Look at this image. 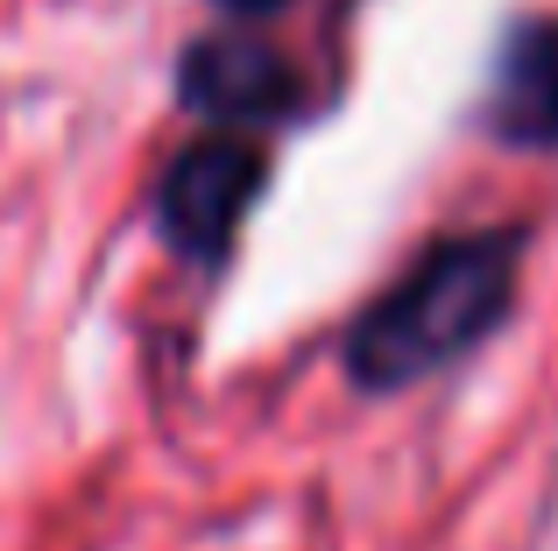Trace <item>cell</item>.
Instances as JSON below:
<instances>
[{
	"label": "cell",
	"instance_id": "1",
	"mask_svg": "<svg viewBox=\"0 0 558 551\" xmlns=\"http://www.w3.org/2000/svg\"><path fill=\"white\" fill-rule=\"evenodd\" d=\"M523 226H474V234H438L368 311L347 326L340 360L347 382L361 396H396L417 389L432 375H446L452 360H466L481 340L502 332V318L517 311L523 283Z\"/></svg>",
	"mask_w": 558,
	"mask_h": 551
},
{
	"label": "cell",
	"instance_id": "4",
	"mask_svg": "<svg viewBox=\"0 0 558 551\" xmlns=\"http://www.w3.org/2000/svg\"><path fill=\"white\" fill-rule=\"evenodd\" d=\"M488 135L509 149H558V14L509 22L488 85Z\"/></svg>",
	"mask_w": 558,
	"mask_h": 551
},
{
	"label": "cell",
	"instance_id": "3",
	"mask_svg": "<svg viewBox=\"0 0 558 551\" xmlns=\"http://www.w3.org/2000/svg\"><path fill=\"white\" fill-rule=\"evenodd\" d=\"M178 99L198 121H213L219 135H241V127H276L298 121L312 107L298 64L283 50H269L262 36H233V28H213V36H191L178 57Z\"/></svg>",
	"mask_w": 558,
	"mask_h": 551
},
{
	"label": "cell",
	"instance_id": "2",
	"mask_svg": "<svg viewBox=\"0 0 558 551\" xmlns=\"http://www.w3.org/2000/svg\"><path fill=\"white\" fill-rule=\"evenodd\" d=\"M269 184V149L255 135H198L156 177V234L191 269H227L247 212Z\"/></svg>",
	"mask_w": 558,
	"mask_h": 551
},
{
	"label": "cell",
	"instance_id": "5",
	"mask_svg": "<svg viewBox=\"0 0 558 551\" xmlns=\"http://www.w3.org/2000/svg\"><path fill=\"white\" fill-rule=\"evenodd\" d=\"M219 14H241V22H255V14H276V8H290V0H213Z\"/></svg>",
	"mask_w": 558,
	"mask_h": 551
}]
</instances>
